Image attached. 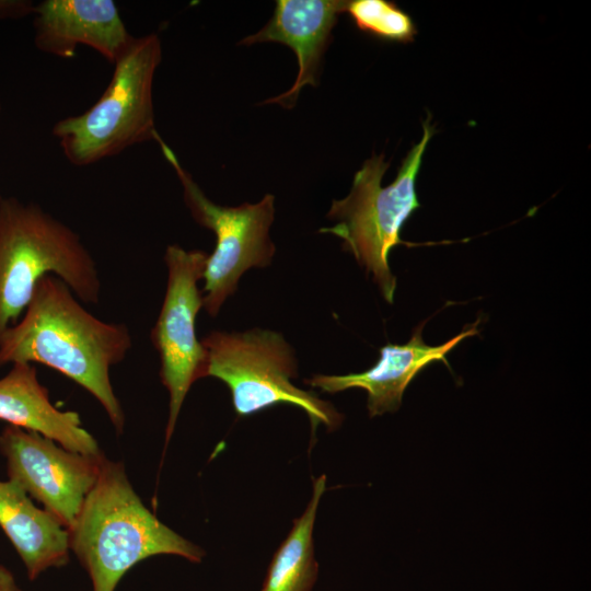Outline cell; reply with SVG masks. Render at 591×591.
I'll list each match as a JSON object with an SVG mask.
<instances>
[{
	"label": "cell",
	"mask_w": 591,
	"mask_h": 591,
	"mask_svg": "<svg viewBox=\"0 0 591 591\" xmlns=\"http://www.w3.org/2000/svg\"><path fill=\"white\" fill-rule=\"evenodd\" d=\"M132 346L125 323L105 322L90 313L69 287L54 275L43 277L19 321L0 339V367L39 363L88 391L121 433L125 414L111 369Z\"/></svg>",
	"instance_id": "1"
},
{
	"label": "cell",
	"mask_w": 591,
	"mask_h": 591,
	"mask_svg": "<svg viewBox=\"0 0 591 591\" xmlns=\"http://www.w3.org/2000/svg\"><path fill=\"white\" fill-rule=\"evenodd\" d=\"M70 551L93 591H115L124 575L155 555L200 563L205 551L162 523L141 501L120 462L103 459L97 479L68 529Z\"/></svg>",
	"instance_id": "2"
},
{
	"label": "cell",
	"mask_w": 591,
	"mask_h": 591,
	"mask_svg": "<svg viewBox=\"0 0 591 591\" xmlns=\"http://www.w3.org/2000/svg\"><path fill=\"white\" fill-rule=\"evenodd\" d=\"M47 275L62 280L81 302L99 303V270L80 236L38 205L0 197V339Z\"/></svg>",
	"instance_id": "3"
},
{
	"label": "cell",
	"mask_w": 591,
	"mask_h": 591,
	"mask_svg": "<svg viewBox=\"0 0 591 591\" xmlns=\"http://www.w3.org/2000/svg\"><path fill=\"white\" fill-rule=\"evenodd\" d=\"M436 132L430 118L422 123V137L407 153L393 183L382 186L390 166L384 154H373L356 172L347 197L333 200L327 218L333 227L320 232L340 237L344 250L350 252L368 274H372L383 298L393 303L396 277L389 266V254L396 245L414 246L401 237L404 223L420 208L416 178L427 146Z\"/></svg>",
	"instance_id": "4"
},
{
	"label": "cell",
	"mask_w": 591,
	"mask_h": 591,
	"mask_svg": "<svg viewBox=\"0 0 591 591\" xmlns=\"http://www.w3.org/2000/svg\"><path fill=\"white\" fill-rule=\"evenodd\" d=\"M161 59L157 34L134 37L114 63L112 80L101 97L81 115L54 125L53 135L71 164H94L158 138L152 89Z\"/></svg>",
	"instance_id": "5"
},
{
	"label": "cell",
	"mask_w": 591,
	"mask_h": 591,
	"mask_svg": "<svg viewBox=\"0 0 591 591\" xmlns=\"http://www.w3.org/2000/svg\"><path fill=\"white\" fill-rule=\"evenodd\" d=\"M200 341L206 350L205 376L217 378L229 387L237 417L289 404L305 412L313 434L320 425L328 431L340 426L343 415L331 403L291 382L298 376V361L280 333L212 331Z\"/></svg>",
	"instance_id": "6"
},
{
	"label": "cell",
	"mask_w": 591,
	"mask_h": 591,
	"mask_svg": "<svg viewBox=\"0 0 591 591\" xmlns=\"http://www.w3.org/2000/svg\"><path fill=\"white\" fill-rule=\"evenodd\" d=\"M155 141L175 170L192 217L216 234V247L207 256L201 290L202 308L216 316L225 300L236 291L237 282L246 270L270 265L276 252L269 236L275 198L268 194L256 204L219 206L204 194L160 135Z\"/></svg>",
	"instance_id": "7"
},
{
	"label": "cell",
	"mask_w": 591,
	"mask_h": 591,
	"mask_svg": "<svg viewBox=\"0 0 591 591\" xmlns=\"http://www.w3.org/2000/svg\"><path fill=\"white\" fill-rule=\"evenodd\" d=\"M208 254L169 245L164 262L167 285L151 341L160 357V378L169 392V418L165 444L169 443L192 385L205 378L206 350L196 335V317L202 308L198 281L202 279Z\"/></svg>",
	"instance_id": "8"
},
{
	"label": "cell",
	"mask_w": 591,
	"mask_h": 591,
	"mask_svg": "<svg viewBox=\"0 0 591 591\" xmlns=\"http://www.w3.org/2000/svg\"><path fill=\"white\" fill-rule=\"evenodd\" d=\"M0 453L9 479L67 529L78 517L105 457L103 453L69 451L51 439L11 425L0 433Z\"/></svg>",
	"instance_id": "9"
},
{
	"label": "cell",
	"mask_w": 591,
	"mask_h": 591,
	"mask_svg": "<svg viewBox=\"0 0 591 591\" xmlns=\"http://www.w3.org/2000/svg\"><path fill=\"white\" fill-rule=\"evenodd\" d=\"M478 323L476 321L444 344L430 346L422 339L424 322L415 328L406 344H386L381 347L379 360L370 369L344 375L314 374L304 382L331 394L352 387L363 389L368 395L370 417L396 412L406 387L422 369L436 361L443 362L450 369L447 355L463 339L477 335Z\"/></svg>",
	"instance_id": "10"
},
{
	"label": "cell",
	"mask_w": 591,
	"mask_h": 591,
	"mask_svg": "<svg viewBox=\"0 0 591 591\" xmlns=\"http://www.w3.org/2000/svg\"><path fill=\"white\" fill-rule=\"evenodd\" d=\"M33 15L37 49L65 59L85 45L114 65L134 39L112 0H44Z\"/></svg>",
	"instance_id": "11"
},
{
	"label": "cell",
	"mask_w": 591,
	"mask_h": 591,
	"mask_svg": "<svg viewBox=\"0 0 591 591\" xmlns=\"http://www.w3.org/2000/svg\"><path fill=\"white\" fill-rule=\"evenodd\" d=\"M346 3L340 0H279L270 21L259 32L240 42L241 45L281 43L290 47L298 59L299 70L292 86L264 103L292 108L303 86L316 85L322 56Z\"/></svg>",
	"instance_id": "12"
},
{
	"label": "cell",
	"mask_w": 591,
	"mask_h": 591,
	"mask_svg": "<svg viewBox=\"0 0 591 591\" xmlns=\"http://www.w3.org/2000/svg\"><path fill=\"white\" fill-rule=\"evenodd\" d=\"M0 420L51 439L72 452L102 454L95 438L82 427L80 415L60 410L51 403L34 364L13 363L0 378Z\"/></svg>",
	"instance_id": "13"
},
{
	"label": "cell",
	"mask_w": 591,
	"mask_h": 591,
	"mask_svg": "<svg viewBox=\"0 0 591 591\" xmlns=\"http://www.w3.org/2000/svg\"><path fill=\"white\" fill-rule=\"evenodd\" d=\"M0 528L8 536L27 576L36 579L69 561V532L50 512L38 508L14 482L0 480Z\"/></svg>",
	"instance_id": "14"
},
{
	"label": "cell",
	"mask_w": 591,
	"mask_h": 591,
	"mask_svg": "<svg viewBox=\"0 0 591 591\" xmlns=\"http://www.w3.org/2000/svg\"><path fill=\"white\" fill-rule=\"evenodd\" d=\"M326 489V476L314 479L312 497L293 521L286 540L275 553L262 591H312L317 577L313 529L320 501Z\"/></svg>",
	"instance_id": "15"
},
{
	"label": "cell",
	"mask_w": 591,
	"mask_h": 591,
	"mask_svg": "<svg viewBox=\"0 0 591 591\" xmlns=\"http://www.w3.org/2000/svg\"><path fill=\"white\" fill-rule=\"evenodd\" d=\"M345 12L361 32L381 40L410 43L417 34L412 16L387 0L347 1Z\"/></svg>",
	"instance_id": "16"
},
{
	"label": "cell",
	"mask_w": 591,
	"mask_h": 591,
	"mask_svg": "<svg viewBox=\"0 0 591 591\" xmlns=\"http://www.w3.org/2000/svg\"><path fill=\"white\" fill-rule=\"evenodd\" d=\"M36 3L30 0H0V21L34 14Z\"/></svg>",
	"instance_id": "17"
},
{
	"label": "cell",
	"mask_w": 591,
	"mask_h": 591,
	"mask_svg": "<svg viewBox=\"0 0 591 591\" xmlns=\"http://www.w3.org/2000/svg\"><path fill=\"white\" fill-rule=\"evenodd\" d=\"M0 591H22L13 573L2 565H0Z\"/></svg>",
	"instance_id": "18"
},
{
	"label": "cell",
	"mask_w": 591,
	"mask_h": 591,
	"mask_svg": "<svg viewBox=\"0 0 591 591\" xmlns=\"http://www.w3.org/2000/svg\"><path fill=\"white\" fill-rule=\"evenodd\" d=\"M0 109H1V105H0Z\"/></svg>",
	"instance_id": "19"
}]
</instances>
